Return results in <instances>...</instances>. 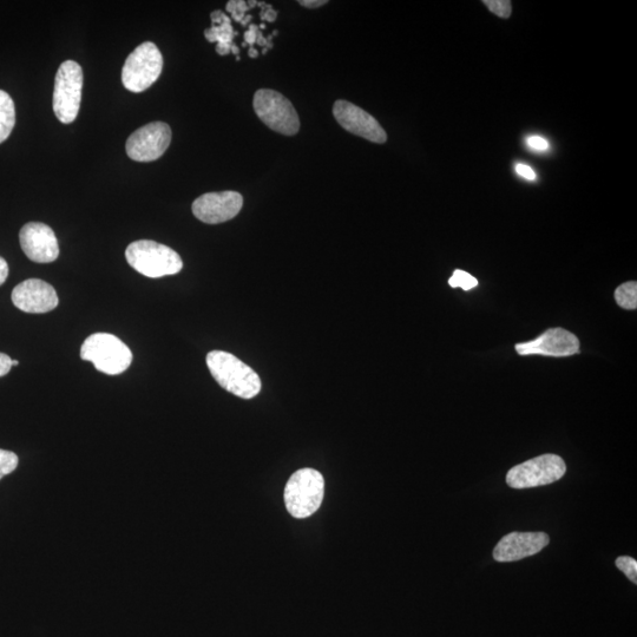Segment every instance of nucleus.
<instances>
[{
    "label": "nucleus",
    "mask_w": 637,
    "mask_h": 637,
    "mask_svg": "<svg viewBox=\"0 0 637 637\" xmlns=\"http://www.w3.org/2000/svg\"><path fill=\"white\" fill-rule=\"evenodd\" d=\"M261 18L266 19V21L273 22L275 21V18H277V12L267 6V11L264 13V15H261Z\"/></svg>",
    "instance_id": "obj_30"
},
{
    "label": "nucleus",
    "mask_w": 637,
    "mask_h": 637,
    "mask_svg": "<svg viewBox=\"0 0 637 637\" xmlns=\"http://www.w3.org/2000/svg\"><path fill=\"white\" fill-rule=\"evenodd\" d=\"M521 356L570 357L580 352V341L563 328H551L535 340L516 345Z\"/></svg>",
    "instance_id": "obj_10"
},
{
    "label": "nucleus",
    "mask_w": 637,
    "mask_h": 637,
    "mask_svg": "<svg viewBox=\"0 0 637 637\" xmlns=\"http://www.w3.org/2000/svg\"><path fill=\"white\" fill-rule=\"evenodd\" d=\"M12 302L25 313L42 314L54 311L58 306V295L48 282L29 279L13 288Z\"/></svg>",
    "instance_id": "obj_14"
},
{
    "label": "nucleus",
    "mask_w": 637,
    "mask_h": 637,
    "mask_svg": "<svg viewBox=\"0 0 637 637\" xmlns=\"http://www.w3.org/2000/svg\"><path fill=\"white\" fill-rule=\"evenodd\" d=\"M249 56L254 57V58L258 57V51L254 50V49L249 50Z\"/></svg>",
    "instance_id": "obj_31"
},
{
    "label": "nucleus",
    "mask_w": 637,
    "mask_h": 637,
    "mask_svg": "<svg viewBox=\"0 0 637 637\" xmlns=\"http://www.w3.org/2000/svg\"><path fill=\"white\" fill-rule=\"evenodd\" d=\"M615 300L617 305L625 310L634 311L637 307V284L635 281L626 282V284L617 287L615 291Z\"/></svg>",
    "instance_id": "obj_18"
},
{
    "label": "nucleus",
    "mask_w": 637,
    "mask_h": 637,
    "mask_svg": "<svg viewBox=\"0 0 637 637\" xmlns=\"http://www.w3.org/2000/svg\"><path fill=\"white\" fill-rule=\"evenodd\" d=\"M12 367V359L8 354L0 353V377H5Z\"/></svg>",
    "instance_id": "obj_25"
},
{
    "label": "nucleus",
    "mask_w": 637,
    "mask_h": 637,
    "mask_svg": "<svg viewBox=\"0 0 637 637\" xmlns=\"http://www.w3.org/2000/svg\"><path fill=\"white\" fill-rule=\"evenodd\" d=\"M18 462L15 452L0 449V479L12 474L17 469Z\"/></svg>",
    "instance_id": "obj_20"
},
{
    "label": "nucleus",
    "mask_w": 637,
    "mask_h": 637,
    "mask_svg": "<svg viewBox=\"0 0 637 637\" xmlns=\"http://www.w3.org/2000/svg\"><path fill=\"white\" fill-rule=\"evenodd\" d=\"M516 170H517V174L524 177V179H527V180L536 179V174L534 170L531 169L529 166H525V164H517Z\"/></svg>",
    "instance_id": "obj_26"
},
{
    "label": "nucleus",
    "mask_w": 637,
    "mask_h": 637,
    "mask_svg": "<svg viewBox=\"0 0 637 637\" xmlns=\"http://www.w3.org/2000/svg\"><path fill=\"white\" fill-rule=\"evenodd\" d=\"M567 465L557 455H543L510 469L507 483L510 488L522 490L553 484L566 475Z\"/></svg>",
    "instance_id": "obj_8"
},
{
    "label": "nucleus",
    "mask_w": 637,
    "mask_h": 637,
    "mask_svg": "<svg viewBox=\"0 0 637 637\" xmlns=\"http://www.w3.org/2000/svg\"><path fill=\"white\" fill-rule=\"evenodd\" d=\"M325 481L314 469H301L287 482L285 504L295 518H307L315 514L323 503Z\"/></svg>",
    "instance_id": "obj_4"
},
{
    "label": "nucleus",
    "mask_w": 637,
    "mask_h": 637,
    "mask_svg": "<svg viewBox=\"0 0 637 637\" xmlns=\"http://www.w3.org/2000/svg\"><path fill=\"white\" fill-rule=\"evenodd\" d=\"M9 277V265L2 256H0V286L4 284Z\"/></svg>",
    "instance_id": "obj_27"
},
{
    "label": "nucleus",
    "mask_w": 637,
    "mask_h": 637,
    "mask_svg": "<svg viewBox=\"0 0 637 637\" xmlns=\"http://www.w3.org/2000/svg\"><path fill=\"white\" fill-rule=\"evenodd\" d=\"M299 4L308 9H317L320 8V6L327 4V2L326 0H301Z\"/></svg>",
    "instance_id": "obj_28"
},
{
    "label": "nucleus",
    "mask_w": 637,
    "mask_h": 637,
    "mask_svg": "<svg viewBox=\"0 0 637 637\" xmlns=\"http://www.w3.org/2000/svg\"><path fill=\"white\" fill-rule=\"evenodd\" d=\"M256 30H258V28L252 25L251 30H249L245 35V39L248 44L253 45L256 42V38H258V32H256Z\"/></svg>",
    "instance_id": "obj_29"
},
{
    "label": "nucleus",
    "mask_w": 637,
    "mask_h": 637,
    "mask_svg": "<svg viewBox=\"0 0 637 637\" xmlns=\"http://www.w3.org/2000/svg\"><path fill=\"white\" fill-rule=\"evenodd\" d=\"M483 4L499 18H510L512 5L509 0H484Z\"/></svg>",
    "instance_id": "obj_22"
},
{
    "label": "nucleus",
    "mask_w": 637,
    "mask_h": 637,
    "mask_svg": "<svg viewBox=\"0 0 637 637\" xmlns=\"http://www.w3.org/2000/svg\"><path fill=\"white\" fill-rule=\"evenodd\" d=\"M172 142V129L164 122H153L136 130L127 141V154L137 162H153L166 153Z\"/></svg>",
    "instance_id": "obj_9"
},
{
    "label": "nucleus",
    "mask_w": 637,
    "mask_h": 637,
    "mask_svg": "<svg viewBox=\"0 0 637 637\" xmlns=\"http://www.w3.org/2000/svg\"><path fill=\"white\" fill-rule=\"evenodd\" d=\"M83 70L75 61L64 62L57 71L54 90V111L64 124L74 122L80 113Z\"/></svg>",
    "instance_id": "obj_6"
},
{
    "label": "nucleus",
    "mask_w": 637,
    "mask_h": 637,
    "mask_svg": "<svg viewBox=\"0 0 637 637\" xmlns=\"http://www.w3.org/2000/svg\"><path fill=\"white\" fill-rule=\"evenodd\" d=\"M549 542V536L544 533H511L498 542L494 558L497 562L521 561L540 553Z\"/></svg>",
    "instance_id": "obj_15"
},
{
    "label": "nucleus",
    "mask_w": 637,
    "mask_h": 637,
    "mask_svg": "<svg viewBox=\"0 0 637 637\" xmlns=\"http://www.w3.org/2000/svg\"><path fill=\"white\" fill-rule=\"evenodd\" d=\"M333 115L341 127L354 135L378 144L387 141L385 130L376 118L351 102L334 103Z\"/></svg>",
    "instance_id": "obj_12"
},
{
    "label": "nucleus",
    "mask_w": 637,
    "mask_h": 637,
    "mask_svg": "<svg viewBox=\"0 0 637 637\" xmlns=\"http://www.w3.org/2000/svg\"><path fill=\"white\" fill-rule=\"evenodd\" d=\"M126 258L135 271L151 279L175 275L183 268L181 256L174 249L150 240L133 242L127 248Z\"/></svg>",
    "instance_id": "obj_2"
},
{
    "label": "nucleus",
    "mask_w": 637,
    "mask_h": 637,
    "mask_svg": "<svg viewBox=\"0 0 637 637\" xmlns=\"http://www.w3.org/2000/svg\"><path fill=\"white\" fill-rule=\"evenodd\" d=\"M244 206V197L236 192H221L203 194L193 203V213L196 219L218 225L235 218Z\"/></svg>",
    "instance_id": "obj_11"
},
{
    "label": "nucleus",
    "mask_w": 637,
    "mask_h": 637,
    "mask_svg": "<svg viewBox=\"0 0 637 637\" xmlns=\"http://www.w3.org/2000/svg\"><path fill=\"white\" fill-rule=\"evenodd\" d=\"M235 35L231 19L227 16L223 18V22L220 26L214 25L212 28L205 31V36L209 42H219L218 47H216V51H218L221 56L228 55L229 51H231L234 47L232 41Z\"/></svg>",
    "instance_id": "obj_16"
},
{
    "label": "nucleus",
    "mask_w": 637,
    "mask_h": 637,
    "mask_svg": "<svg viewBox=\"0 0 637 637\" xmlns=\"http://www.w3.org/2000/svg\"><path fill=\"white\" fill-rule=\"evenodd\" d=\"M19 241L25 255L37 264H50L59 256L56 234L44 223H26L19 233Z\"/></svg>",
    "instance_id": "obj_13"
},
{
    "label": "nucleus",
    "mask_w": 637,
    "mask_h": 637,
    "mask_svg": "<svg viewBox=\"0 0 637 637\" xmlns=\"http://www.w3.org/2000/svg\"><path fill=\"white\" fill-rule=\"evenodd\" d=\"M81 358L93 363L97 371L117 376L129 369L133 353L113 334L95 333L85 339L81 348Z\"/></svg>",
    "instance_id": "obj_3"
},
{
    "label": "nucleus",
    "mask_w": 637,
    "mask_h": 637,
    "mask_svg": "<svg viewBox=\"0 0 637 637\" xmlns=\"http://www.w3.org/2000/svg\"><path fill=\"white\" fill-rule=\"evenodd\" d=\"M528 146L535 150L543 151L548 149L549 143L540 136H531L528 139Z\"/></svg>",
    "instance_id": "obj_24"
},
{
    "label": "nucleus",
    "mask_w": 637,
    "mask_h": 637,
    "mask_svg": "<svg viewBox=\"0 0 637 637\" xmlns=\"http://www.w3.org/2000/svg\"><path fill=\"white\" fill-rule=\"evenodd\" d=\"M256 115L269 129L285 136L298 134L300 120L297 110L284 95L271 89L256 91L254 96Z\"/></svg>",
    "instance_id": "obj_7"
},
{
    "label": "nucleus",
    "mask_w": 637,
    "mask_h": 637,
    "mask_svg": "<svg viewBox=\"0 0 637 637\" xmlns=\"http://www.w3.org/2000/svg\"><path fill=\"white\" fill-rule=\"evenodd\" d=\"M163 69V57L154 43L144 42L127 58L122 69V83L131 93H142L153 85Z\"/></svg>",
    "instance_id": "obj_5"
},
{
    "label": "nucleus",
    "mask_w": 637,
    "mask_h": 637,
    "mask_svg": "<svg viewBox=\"0 0 637 637\" xmlns=\"http://www.w3.org/2000/svg\"><path fill=\"white\" fill-rule=\"evenodd\" d=\"M15 124V103L8 93L0 90V143L9 139Z\"/></svg>",
    "instance_id": "obj_17"
},
{
    "label": "nucleus",
    "mask_w": 637,
    "mask_h": 637,
    "mask_svg": "<svg viewBox=\"0 0 637 637\" xmlns=\"http://www.w3.org/2000/svg\"><path fill=\"white\" fill-rule=\"evenodd\" d=\"M248 9L244 2H229L227 5V11L231 12L235 21L238 22H242V18L245 17V12Z\"/></svg>",
    "instance_id": "obj_23"
},
{
    "label": "nucleus",
    "mask_w": 637,
    "mask_h": 637,
    "mask_svg": "<svg viewBox=\"0 0 637 637\" xmlns=\"http://www.w3.org/2000/svg\"><path fill=\"white\" fill-rule=\"evenodd\" d=\"M207 366L213 378L229 393L242 399H253L261 391V380L244 361L225 351H212Z\"/></svg>",
    "instance_id": "obj_1"
},
{
    "label": "nucleus",
    "mask_w": 637,
    "mask_h": 637,
    "mask_svg": "<svg viewBox=\"0 0 637 637\" xmlns=\"http://www.w3.org/2000/svg\"><path fill=\"white\" fill-rule=\"evenodd\" d=\"M18 365H19L18 360H12V366H18Z\"/></svg>",
    "instance_id": "obj_32"
},
{
    "label": "nucleus",
    "mask_w": 637,
    "mask_h": 637,
    "mask_svg": "<svg viewBox=\"0 0 637 637\" xmlns=\"http://www.w3.org/2000/svg\"><path fill=\"white\" fill-rule=\"evenodd\" d=\"M616 567L625 574L630 581L637 584V562L635 558L629 556H621L616 560Z\"/></svg>",
    "instance_id": "obj_21"
},
{
    "label": "nucleus",
    "mask_w": 637,
    "mask_h": 637,
    "mask_svg": "<svg viewBox=\"0 0 637 637\" xmlns=\"http://www.w3.org/2000/svg\"><path fill=\"white\" fill-rule=\"evenodd\" d=\"M449 285L452 288L459 287L464 291H470L472 288L478 286V280L475 277H472L471 274L461 271V269H456L455 273H453L449 280Z\"/></svg>",
    "instance_id": "obj_19"
}]
</instances>
